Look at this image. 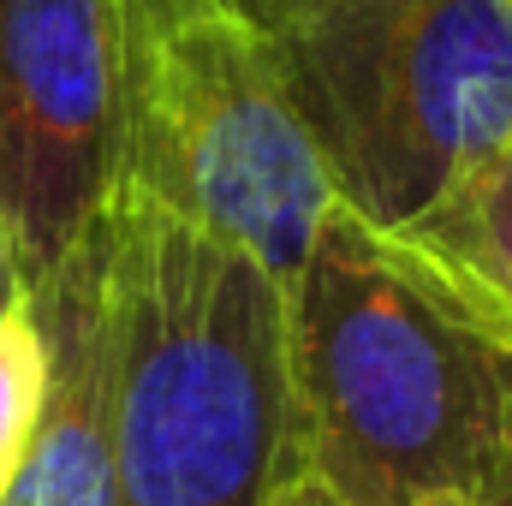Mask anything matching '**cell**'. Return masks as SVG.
I'll list each match as a JSON object with an SVG mask.
<instances>
[{
	"instance_id": "obj_1",
	"label": "cell",
	"mask_w": 512,
	"mask_h": 506,
	"mask_svg": "<svg viewBox=\"0 0 512 506\" xmlns=\"http://www.w3.org/2000/svg\"><path fill=\"white\" fill-rule=\"evenodd\" d=\"M292 471L340 506H489L512 453V346L417 256L328 209L286 280Z\"/></svg>"
},
{
	"instance_id": "obj_2",
	"label": "cell",
	"mask_w": 512,
	"mask_h": 506,
	"mask_svg": "<svg viewBox=\"0 0 512 506\" xmlns=\"http://www.w3.org/2000/svg\"><path fill=\"white\" fill-rule=\"evenodd\" d=\"M114 506H274L292 477L286 286L179 215L114 197Z\"/></svg>"
},
{
	"instance_id": "obj_3",
	"label": "cell",
	"mask_w": 512,
	"mask_h": 506,
	"mask_svg": "<svg viewBox=\"0 0 512 506\" xmlns=\"http://www.w3.org/2000/svg\"><path fill=\"white\" fill-rule=\"evenodd\" d=\"M268 54L334 209L382 239L512 143V0H328Z\"/></svg>"
},
{
	"instance_id": "obj_4",
	"label": "cell",
	"mask_w": 512,
	"mask_h": 506,
	"mask_svg": "<svg viewBox=\"0 0 512 506\" xmlns=\"http://www.w3.org/2000/svg\"><path fill=\"white\" fill-rule=\"evenodd\" d=\"M120 78V191L256 256L280 286L310 256L334 191L233 0H108Z\"/></svg>"
},
{
	"instance_id": "obj_5",
	"label": "cell",
	"mask_w": 512,
	"mask_h": 506,
	"mask_svg": "<svg viewBox=\"0 0 512 506\" xmlns=\"http://www.w3.org/2000/svg\"><path fill=\"white\" fill-rule=\"evenodd\" d=\"M120 191L108 0H0V221L42 292Z\"/></svg>"
},
{
	"instance_id": "obj_6",
	"label": "cell",
	"mask_w": 512,
	"mask_h": 506,
	"mask_svg": "<svg viewBox=\"0 0 512 506\" xmlns=\"http://www.w3.org/2000/svg\"><path fill=\"white\" fill-rule=\"evenodd\" d=\"M30 316L48 346V399H42L36 441L0 506H114L108 215L42 292H30Z\"/></svg>"
},
{
	"instance_id": "obj_7",
	"label": "cell",
	"mask_w": 512,
	"mask_h": 506,
	"mask_svg": "<svg viewBox=\"0 0 512 506\" xmlns=\"http://www.w3.org/2000/svg\"><path fill=\"white\" fill-rule=\"evenodd\" d=\"M393 245H405L489 334L512 346V143L471 167Z\"/></svg>"
},
{
	"instance_id": "obj_8",
	"label": "cell",
	"mask_w": 512,
	"mask_h": 506,
	"mask_svg": "<svg viewBox=\"0 0 512 506\" xmlns=\"http://www.w3.org/2000/svg\"><path fill=\"white\" fill-rule=\"evenodd\" d=\"M42 399H48V346L30 310L0 322V501L36 441L42 423Z\"/></svg>"
},
{
	"instance_id": "obj_9",
	"label": "cell",
	"mask_w": 512,
	"mask_h": 506,
	"mask_svg": "<svg viewBox=\"0 0 512 506\" xmlns=\"http://www.w3.org/2000/svg\"><path fill=\"white\" fill-rule=\"evenodd\" d=\"M245 18H251L262 36H274V30H286V24H298V18H310V12H322L328 0H233Z\"/></svg>"
},
{
	"instance_id": "obj_10",
	"label": "cell",
	"mask_w": 512,
	"mask_h": 506,
	"mask_svg": "<svg viewBox=\"0 0 512 506\" xmlns=\"http://www.w3.org/2000/svg\"><path fill=\"white\" fill-rule=\"evenodd\" d=\"M30 310V292H24V274H18V256H12V239H6V221H0V322Z\"/></svg>"
},
{
	"instance_id": "obj_11",
	"label": "cell",
	"mask_w": 512,
	"mask_h": 506,
	"mask_svg": "<svg viewBox=\"0 0 512 506\" xmlns=\"http://www.w3.org/2000/svg\"><path fill=\"white\" fill-rule=\"evenodd\" d=\"M274 506H340L316 477H304V471H292L286 483H280V495H274Z\"/></svg>"
},
{
	"instance_id": "obj_12",
	"label": "cell",
	"mask_w": 512,
	"mask_h": 506,
	"mask_svg": "<svg viewBox=\"0 0 512 506\" xmlns=\"http://www.w3.org/2000/svg\"><path fill=\"white\" fill-rule=\"evenodd\" d=\"M489 506H512V453H507V471H501V483H495Z\"/></svg>"
}]
</instances>
